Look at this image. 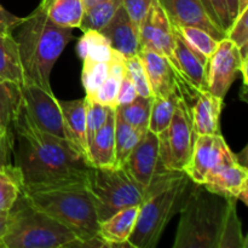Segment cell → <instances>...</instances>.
I'll return each mask as SVG.
<instances>
[{
	"label": "cell",
	"instance_id": "39",
	"mask_svg": "<svg viewBox=\"0 0 248 248\" xmlns=\"http://www.w3.org/2000/svg\"><path fill=\"white\" fill-rule=\"evenodd\" d=\"M153 1L154 0H123L124 9L133 23L138 27V29L140 28L143 21L147 17Z\"/></svg>",
	"mask_w": 248,
	"mask_h": 248
},
{
	"label": "cell",
	"instance_id": "44",
	"mask_svg": "<svg viewBox=\"0 0 248 248\" xmlns=\"http://www.w3.org/2000/svg\"><path fill=\"white\" fill-rule=\"evenodd\" d=\"M227 2L230 17H232V21H234L237 16V0H227Z\"/></svg>",
	"mask_w": 248,
	"mask_h": 248
},
{
	"label": "cell",
	"instance_id": "5",
	"mask_svg": "<svg viewBox=\"0 0 248 248\" xmlns=\"http://www.w3.org/2000/svg\"><path fill=\"white\" fill-rule=\"evenodd\" d=\"M234 200L195 183L181 211L173 248H218L228 210Z\"/></svg>",
	"mask_w": 248,
	"mask_h": 248
},
{
	"label": "cell",
	"instance_id": "26",
	"mask_svg": "<svg viewBox=\"0 0 248 248\" xmlns=\"http://www.w3.org/2000/svg\"><path fill=\"white\" fill-rule=\"evenodd\" d=\"M77 45V52L81 60L109 62L114 50L106 36L98 31H84Z\"/></svg>",
	"mask_w": 248,
	"mask_h": 248
},
{
	"label": "cell",
	"instance_id": "1",
	"mask_svg": "<svg viewBox=\"0 0 248 248\" xmlns=\"http://www.w3.org/2000/svg\"><path fill=\"white\" fill-rule=\"evenodd\" d=\"M17 136L16 166L23 184L86 178L90 165L67 140L40 130L22 104L12 123Z\"/></svg>",
	"mask_w": 248,
	"mask_h": 248
},
{
	"label": "cell",
	"instance_id": "29",
	"mask_svg": "<svg viewBox=\"0 0 248 248\" xmlns=\"http://www.w3.org/2000/svg\"><path fill=\"white\" fill-rule=\"evenodd\" d=\"M121 5H123V0H104V1L89 7L85 10L81 23H80V29L82 31H99L109 23V21L113 18Z\"/></svg>",
	"mask_w": 248,
	"mask_h": 248
},
{
	"label": "cell",
	"instance_id": "3",
	"mask_svg": "<svg viewBox=\"0 0 248 248\" xmlns=\"http://www.w3.org/2000/svg\"><path fill=\"white\" fill-rule=\"evenodd\" d=\"M16 29L14 38L18 44L24 82L51 90V72L73 39V29L51 22L39 6Z\"/></svg>",
	"mask_w": 248,
	"mask_h": 248
},
{
	"label": "cell",
	"instance_id": "4",
	"mask_svg": "<svg viewBox=\"0 0 248 248\" xmlns=\"http://www.w3.org/2000/svg\"><path fill=\"white\" fill-rule=\"evenodd\" d=\"M194 183L184 171H171L154 182L138 210L136 227L128 239L133 248H154L170 220L181 213Z\"/></svg>",
	"mask_w": 248,
	"mask_h": 248
},
{
	"label": "cell",
	"instance_id": "27",
	"mask_svg": "<svg viewBox=\"0 0 248 248\" xmlns=\"http://www.w3.org/2000/svg\"><path fill=\"white\" fill-rule=\"evenodd\" d=\"M181 96V91L177 90L174 93L167 97H153L148 130L154 132L155 135H159L166 130L176 113L177 104Z\"/></svg>",
	"mask_w": 248,
	"mask_h": 248
},
{
	"label": "cell",
	"instance_id": "45",
	"mask_svg": "<svg viewBox=\"0 0 248 248\" xmlns=\"http://www.w3.org/2000/svg\"><path fill=\"white\" fill-rule=\"evenodd\" d=\"M248 9V0H237V15Z\"/></svg>",
	"mask_w": 248,
	"mask_h": 248
},
{
	"label": "cell",
	"instance_id": "21",
	"mask_svg": "<svg viewBox=\"0 0 248 248\" xmlns=\"http://www.w3.org/2000/svg\"><path fill=\"white\" fill-rule=\"evenodd\" d=\"M174 56L184 79L195 91L206 90V65L207 60L188 45L176 29Z\"/></svg>",
	"mask_w": 248,
	"mask_h": 248
},
{
	"label": "cell",
	"instance_id": "18",
	"mask_svg": "<svg viewBox=\"0 0 248 248\" xmlns=\"http://www.w3.org/2000/svg\"><path fill=\"white\" fill-rule=\"evenodd\" d=\"M223 108V99L207 90H201L194 98L190 107L191 124L195 136L218 135L220 133L219 119Z\"/></svg>",
	"mask_w": 248,
	"mask_h": 248
},
{
	"label": "cell",
	"instance_id": "37",
	"mask_svg": "<svg viewBox=\"0 0 248 248\" xmlns=\"http://www.w3.org/2000/svg\"><path fill=\"white\" fill-rule=\"evenodd\" d=\"M87 99V98H86ZM110 107L102 106V104L94 103V102L87 99V108H86V138H87V147L91 142L93 136L96 135L97 131L104 125L108 116Z\"/></svg>",
	"mask_w": 248,
	"mask_h": 248
},
{
	"label": "cell",
	"instance_id": "13",
	"mask_svg": "<svg viewBox=\"0 0 248 248\" xmlns=\"http://www.w3.org/2000/svg\"><path fill=\"white\" fill-rule=\"evenodd\" d=\"M173 27H198L222 40L225 34L213 22L202 0H157Z\"/></svg>",
	"mask_w": 248,
	"mask_h": 248
},
{
	"label": "cell",
	"instance_id": "16",
	"mask_svg": "<svg viewBox=\"0 0 248 248\" xmlns=\"http://www.w3.org/2000/svg\"><path fill=\"white\" fill-rule=\"evenodd\" d=\"M99 31L106 36L111 48L124 57H131L140 52V29L128 17L123 5Z\"/></svg>",
	"mask_w": 248,
	"mask_h": 248
},
{
	"label": "cell",
	"instance_id": "24",
	"mask_svg": "<svg viewBox=\"0 0 248 248\" xmlns=\"http://www.w3.org/2000/svg\"><path fill=\"white\" fill-rule=\"evenodd\" d=\"M0 78L14 84H24V73L18 44L12 34L0 31Z\"/></svg>",
	"mask_w": 248,
	"mask_h": 248
},
{
	"label": "cell",
	"instance_id": "34",
	"mask_svg": "<svg viewBox=\"0 0 248 248\" xmlns=\"http://www.w3.org/2000/svg\"><path fill=\"white\" fill-rule=\"evenodd\" d=\"M109 73V62L92 61L89 58L82 60L81 82L86 96L93 93L107 79Z\"/></svg>",
	"mask_w": 248,
	"mask_h": 248
},
{
	"label": "cell",
	"instance_id": "38",
	"mask_svg": "<svg viewBox=\"0 0 248 248\" xmlns=\"http://www.w3.org/2000/svg\"><path fill=\"white\" fill-rule=\"evenodd\" d=\"M202 2L213 22L217 24L218 28L223 33L227 34L232 24V18L230 17L227 0H202Z\"/></svg>",
	"mask_w": 248,
	"mask_h": 248
},
{
	"label": "cell",
	"instance_id": "12",
	"mask_svg": "<svg viewBox=\"0 0 248 248\" xmlns=\"http://www.w3.org/2000/svg\"><path fill=\"white\" fill-rule=\"evenodd\" d=\"M234 156L235 154L220 133L196 136L193 152L184 172L194 183L203 184L206 177L216 167Z\"/></svg>",
	"mask_w": 248,
	"mask_h": 248
},
{
	"label": "cell",
	"instance_id": "43",
	"mask_svg": "<svg viewBox=\"0 0 248 248\" xmlns=\"http://www.w3.org/2000/svg\"><path fill=\"white\" fill-rule=\"evenodd\" d=\"M10 224V212L9 213H0V246L4 236L6 235L7 229Z\"/></svg>",
	"mask_w": 248,
	"mask_h": 248
},
{
	"label": "cell",
	"instance_id": "20",
	"mask_svg": "<svg viewBox=\"0 0 248 248\" xmlns=\"http://www.w3.org/2000/svg\"><path fill=\"white\" fill-rule=\"evenodd\" d=\"M92 167H114L115 161V108H110L104 125L97 131L87 147Z\"/></svg>",
	"mask_w": 248,
	"mask_h": 248
},
{
	"label": "cell",
	"instance_id": "10",
	"mask_svg": "<svg viewBox=\"0 0 248 248\" xmlns=\"http://www.w3.org/2000/svg\"><path fill=\"white\" fill-rule=\"evenodd\" d=\"M21 104L34 125L56 137L67 140L60 103L52 93L33 82H24L19 86Z\"/></svg>",
	"mask_w": 248,
	"mask_h": 248
},
{
	"label": "cell",
	"instance_id": "42",
	"mask_svg": "<svg viewBox=\"0 0 248 248\" xmlns=\"http://www.w3.org/2000/svg\"><path fill=\"white\" fill-rule=\"evenodd\" d=\"M22 21H23V18L10 14V12L7 11V10H5L4 7L1 6V4H0V27H1L6 33L12 34V31L22 23Z\"/></svg>",
	"mask_w": 248,
	"mask_h": 248
},
{
	"label": "cell",
	"instance_id": "22",
	"mask_svg": "<svg viewBox=\"0 0 248 248\" xmlns=\"http://www.w3.org/2000/svg\"><path fill=\"white\" fill-rule=\"evenodd\" d=\"M51 22L64 28H80L85 7L82 0H43L39 5Z\"/></svg>",
	"mask_w": 248,
	"mask_h": 248
},
{
	"label": "cell",
	"instance_id": "14",
	"mask_svg": "<svg viewBox=\"0 0 248 248\" xmlns=\"http://www.w3.org/2000/svg\"><path fill=\"white\" fill-rule=\"evenodd\" d=\"M247 167L236 159V155L216 167L202 186L213 193L235 198L247 205L248 190Z\"/></svg>",
	"mask_w": 248,
	"mask_h": 248
},
{
	"label": "cell",
	"instance_id": "11",
	"mask_svg": "<svg viewBox=\"0 0 248 248\" xmlns=\"http://www.w3.org/2000/svg\"><path fill=\"white\" fill-rule=\"evenodd\" d=\"M123 167L133 181L137 182L145 190H148L156 179L171 172L160 160L159 137L149 130L143 133L142 138L128 155Z\"/></svg>",
	"mask_w": 248,
	"mask_h": 248
},
{
	"label": "cell",
	"instance_id": "6",
	"mask_svg": "<svg viewBox=\"0 0 248 248\" xmlns=\"http://www.w3.org/2000/svg\"><path fill=\"white\" fill-rule=\"evenodd\" d=\"M82 241L73 230L36 210L22 196L10 211V224L0 248H79Z\"/></svg>",
	"mask_w": 248,
	"mask_h": 248
},
{
	"label": "cell",
	"instance_id": "46",
	"mask_svg": "<svg viewBox=\"0 0 248 248\" xmlns=\"http://www.w3.org/2000/svg\"><path fill=\"white\" fill-rule=\"evenodd\" d=\"M101 1H104V0H82V4H84V7L85 10L89 9V7L93 6V5L98 4V2Z\"/></svg>",
	"mask_w": 248,
	"mask_h": 248
},
{
	"label": "cell",
	"instance_id": "9",
	"mask_svg": "<svg viewBox=\"0 0 248 248\" xmlns=\"http://www.w3.org/2000/svg\"><path fill=\"white\" fill-rule=\"evenodd\" d=\"M247 64L248 60H242L239 48L232 41L228 38L219 40L206 65V90L224 99L240 74L244 78V86H246Z\"/></svg>",
	"mask_w": 248,
	"mask_h": 248
},
{
	"label": "cell",
	"instance_id": "25",
	"mask_svg": "<svg viewBox=\"0 0 248 248\" xmlns=\"http://www.w3.org/2000/svg\"><path fill=\"white\" fill-rule=\"evenodd\" d=\"M23 179L16 165L0 169V213H9L22 194Z\"/></svg>",
	"mask_w": 248,
	"mask_h": 248
},
{
	"label": "cell",
	"instance_id": "2",
	"mask_svg": "<svg viewBox=\"0 0 248 248\" xmlns=\"http://www.w3.org/2000/svg\"><path fill=\"white\" fill-rule=\"evenodd\" d=\"M22 196L29 205L73 230L82 247L98 236L99 220L86 178L23 184Z\"/></svg>",
	"mask_w": 248,
	"mask_h": 248
},
{
	"label": "cell",
	"instance_id": "36",
	"mask_svg": "<svg viewBox=\"0 0 248 248\" xmlns=\"http://www.w3.org/2000/svg\"><path fill=\"white\" fill-rule=\"evenodd\" d=\"M248 9L244 10L232 21L229 31L225 34V38L236 45L239 48L242 60H248Z\"/></svg>",
	"mask_w": 248,
	"mask_h": 248
},
{
	"label": "cell",
	"instance_id": "28",
	"mask_svg": "<svg viewBox=\"0 0 248 248\" xmlns=\"http://www.w3.org/2000/svg\"><path fill=\"white\" fill-rule=\"evenodd\" d=\"M145 131L128 125L115 109V161L116 166H123L132 153Z\"/></svg>",
	"mask_w": 248,
	"mask_h": 248
},
{
	"label": "cell",
	"instance_id": "40",
	"mask_svg": "<svg viewBox=\"0 0 248 248\" xmlns=\"http://www.w3.org/2000/svg\"><path fill=\"white\" fill-rule=\"evenodd\" d=\"M14 152V133L12 130L0 128V169L11 165V154Z\"/></svg>",
	"mask_w": 248,
	"mask_h": 248
},
{
	"label": "cell",
	"instance_id": "23",
	"mask_svg": "<svg viewBox=\"0 0 248 248\" xmlns=\"http://www.w3.org/2000/svg\"><path fill=\"white\" fill-rule=\"evenodd\" d=\"M125 57L121 53L114 51L113 56L109 61V73L107 79L102 82L101 86L93 93L85 97L94 103L115 108L119 86H120L121 79L125 75Z\"/></svg>",
	"mask_w": 248,
	"mask_h": 248
},
{
	"label": "cell",
	"instance_id": "31",
	"mask_svg": "<svg viewBox=\"0 0 248 248\" xmlns=\"http://www.w3.org/2000/svg\"><path fill=\"white\" fill-rule=\"evenodd\" d=\"M152 102L153 97L137 96L131 103L116 107L115 109L128 125L140 131H147Z\"/></svg>",
	"mask_w": 248,
	"mask_h": 248
},
{
	"label": "cell",
	"instance_id": "30",
	"mask_svg": "<svg viewBox=\"0 0 248 248\" xmlns=\"http://www.w3.org/2000/svg\"><path fill=\"white\" fill-rule=\"evenodd\" d=\"M21 104L18 85L0 78V128L12 130V123Z\"/></svg>",
	"mask_w": 248,
	"mask_h": 248
},
{
	"label": "cell",
	"instance_id": "33",
	"mask_svg": "<svg viewBox=\"0 0 248 248\" xmlns=\"http://www.w3.org/2000/svg\"><path fill=\"white\" fill-rule=\"evenodd\" d=\"M174 28L194 51H196L199 55L202 56L207 61L215 52L219 43V40L198 27H174Z\"/></svg>",
	"mask_w": 248,
	"mask_h": 248
},
{
	"label": "cell",
	"instance_id": "19",
	"mask_svg": "<svg viewBox=\"0 0 248 248\" xmlns=\"http://www.w3.org/2000/svg\"><path fill=\"white\" fill-rule=\"evenodd\" d=\"M138 210L140 206L123 208L99 222L98 237L107 247L130 246L128 239L136 227Z\"/></svg>",
	"mask_w": 248,
	"mask_h": 248
},
{
	"label": "cell",
	"instance_id": "7",
	"mask_svg": "<svg viewBox=\"0 0 248 248\" xmlns=\"http://www.w3.org/2000/svg\"><path fill=\"white\" fill-rule=\"evenodd\" d=\"M86 183L99 222L123 208L140 206L147 195V190L123 166H91Z\"/></svg>",
	"mask_w": 248,
	"mask_h": 248
},
{
	"label": "cell",
	"instance_id": "32",
	"mask_svg": "<svg viewBox=\"0 0 248 248\" xmlns=\"http://www.w3.org/2000/svg\"><path fill=\"white\" fill-rule=\"evenodd\" d=\"M236 201L234 200L228 210L225 218L224 228H223L222 236H220L218 248H246L247 240L242 232L241 222L237 216Z\"/></svg>",
	"mask_w": 248,
	"mask_h": 248
},
{
	"label": "cell",
	"instance_id": "35",
	"mask_svg": "<svg viewBox=\"0 0 248 248\" xmlns=\"http://www.w3.org/2000/svg\"><path fill=\"white\" fill-rule=\"evenodd\" d=\"M125 68L126 74L128 75V78L137 90L138 96L153 97L152 92H150L149 82H148L147 73H145L140 56L135 55L131 56V57H125Z\"/></svg>",
	"mask_w": 248,
	"mask_h": 248
},
{
	"label": "cell",
	"instance_id": "41",
	"mask_svg": "<svg viewBox=\"0 0 248 248\" xmlns=\"http://www.w3.org/2000/svg\"><path fill=\"white\" fill-rule=\"evenodd\" d=\"M138 96L137 90H136L135 85L131 81V79L128 78V75L126 74L123 77L120 82V86H119V92L118 97H116V107L125 106V104L131 103L132 101H135L136 97Z\"/></svg>",
	"mask_w": 248,
	"mask_h": 248
},
{
	"label": "cell",
	"instance_id": "15",
	"mask_svg": "<svg viewBox=\"0 0 248 248\" xmlns=\"http://www.w3.org/2000/svg\"><path fill=\"white\" fill-rule=\"evenodd\" d=\"M138 55L142 58L153 97H167L177 90L182 92L181 79L165 56L148 47H140Z\"/></svg>",
	"mask_w": 248,
	"mask_h": 248
},
{
	"label": "cell",
	"instance_id": "17",
	"mask_svg": "<svg viewBox=\"0 0 248 248\" xmlns=\"http://www.w3.org/2000/svg\"><path fill=\"white\" fill-rule=\"evenodd\" d=\"M58 103L64 121L67 140L89 164L86 138V97L74 101L58 99Z\"/></svg>",
	"mask_w": 248,
	"mask_h": 248
},
{
	"label": "cell",
	"instance_id": "8",
	"mask_svg": "<svg viewBox=\"0 0 248 248\" xmlns=\"http://www.w3.org/2000/svg\"><path fill=\"white\" fill-rule=\"evenodd\" d=\"M157 137L162 165L170 171H184L190 159L196 136L191 124L190 106L183 96L179 98L170 125Z\"/></svg>",
	"mask_w": 248,
	"mask_h": 248
}]
</instances>
